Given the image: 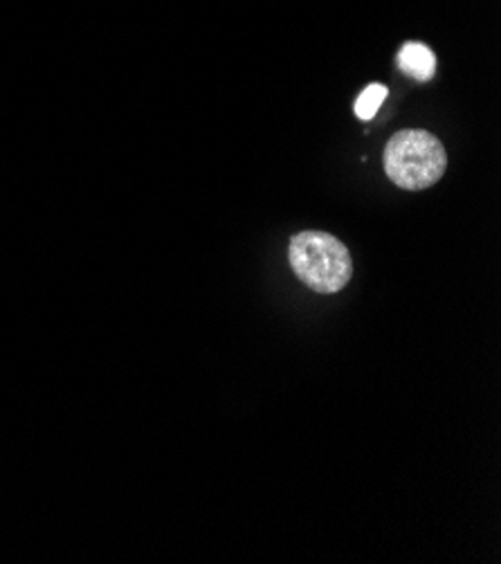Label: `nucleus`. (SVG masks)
Masks as SVG:
<instances>
[{
    "mask_svg": "<svg viewBox=\"0 0 501 564\" xmlns=\"http://www.w3.org/2000/svg\"><path fill=\"white\" fill-rule=\"evenodd\" d=\"M288 261L297 279L315 293H340L353 276L347 246L328 232H299L291 239Z\"/></svg>",
    "mask_w": 501,
    "mask_h": 564,
    "instance_id": "f257e3e1",
    "label": "nucleus"
},
{
    "mask_svg": "<svg viewBox=\"0 0 501 564\" xmlns=\"http://www.w3.org/2000/svg\"><path fill=\"white\" fill-rule=\"evenodd\" d=\"M445 169H448V153H445L440 140L429 131H399L386 142L384 174L401 189H427L443 178Z\"/></svg>",
    "mask_w": 501,
    "mask_h": 564,
    "instance_id": "f03ea898",
    "label": "nucleus"
},
{
    "mask_svg": "<svg viewBox=\"0 0 501 564\" xmlns=\"http://www.w3.org/2000/svg\"><path fill=\"white\" fill-rule=\"evenodd\" d=\"M399 66L405 75L418 79V82H427L434 77L436 70V59H434V52L423 45V43H405L403 50L399 52Z\"/></svg>",
    "mask_w": 501,
    "mask_h": 564,
    "instance_id": "7ed1b4c3",
    "label": "nucleus"
},
{
    "mask_svg": "<svg viewBox=\"0 0 501 564\" xmlns=\"http://www.w3.org/2000/svg\"><path fill=\"white\" fill-rule=\"evenodd\" d=\"M386 97V88L380 84H371L369 88L362 90V95L356 101V116L360 120H371L375 116V110L380 108V104Z\"/></svg>",
    "mask_w": 501,
    "mask_h": 564,
    "instance_id": "20e7f679",
    "label": "nucleus"
}]
</instances>
